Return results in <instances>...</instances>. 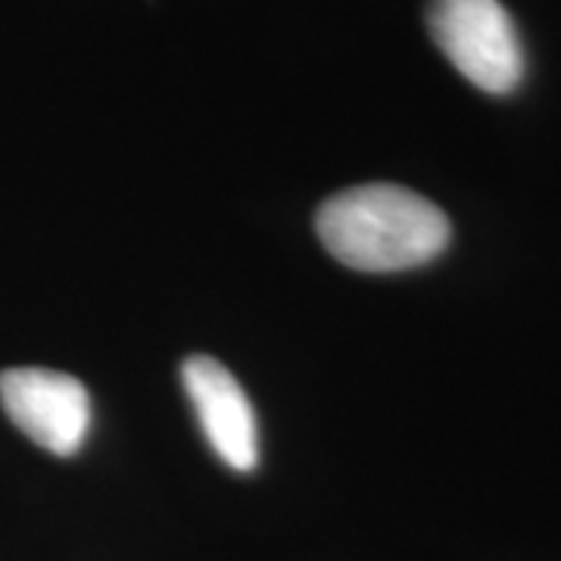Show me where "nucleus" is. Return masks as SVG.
I'll list each match as a JSON object with an SVG mask.
<instances>
[{
	"label": "nucleus",
	"mask_w": 561,
	"mask_h": 561,
	"mask_svg": "<svg viewBox=\"0 0 561 561\" xmlns=\"http://www.w3.org/2000/svg\"><path fill=\"white\" fill-rule=\"evenodd\" d=\"M316 231L334 260L368 275L427 265L453 238L437 203L387 181L359 184L321 203Z\"/></svg>",
	"instance_id": "1"
},
{
	"label": "nucleus",
	"mask_w": 561,
	"mask_h": 561,
	"mask_svg": "<svg viewBox=\"0 0 561 561\" xmlns=\"http://www.w3.org/2000/svg\"><path fill=\"white\" fill-rule=\"evenodd\" d=\"M427 32L474 88L493 98L518 91L524 44L500 0H427Z\"/></svg>",
	"instance_id": "2"
},
{
	"label": "nucleus",
	"mask_w": 561,
	"mask_h": 561,
	"mask_svg": "<svg viewBox=\"0 0 561 561\" xmlns=\"http://www.w3.org/2000/svg\"><path fill=\"white\" fill-rule=\"evenodd\" d=\"M7 419L41 449L76 456L91 431V397L84 383L50 368H10L0 375Z\"/></svg>",
	"instance_id": "3"
},
{
	"label": "nucleus",
	"mask_w": 561,
	"mask_h": 561,
	"mask_svg": "<svg viewBox=\"0 0 561 561\" xmlns=\"http://www.w3.org/2000/svg\"><path fill=\"white\" fill-rule=\"evenodd\" d=\"M181 381L213 453L241 474L253 471L260 465V427L238 378L213 356H191Z\"/></svg>",
	"instance_id": "4"
}]
</instances>
